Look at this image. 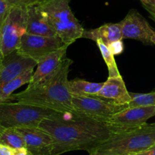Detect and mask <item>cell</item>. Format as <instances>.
<instances>
[{
	"instance_id": "obj_1",
	"label": "cell",
	"mask_w": 155,
	"mask_h": 155,
	"mask_svg": "<svg viewBox=\"0 0 155 155\" xmlns=\"http://www.w3.org/2000/svg\"><path fill=\"white\" fill-rule=\"evenodd\" d=\"M54 140L52 155L78 150L89 151L124 130L80 113H67L53 119H44L39 127Z\"/></svg>"
},
{
	"instance_id": "obj_2",
	"label": "cell",
	"mask_w": 155,
	"mask_h": 155,
	"mask_svg": "<svg viewBox=\"0 0 155 155\" xmlns=\"http://www.w3.org/2000/svg\"><path fill=\"white\" fill-rule=\"evenodd\" d=\"M72 64V60L65 57L52 74L37 83L28 84L24 91L12 94L8 101H17L62 113H75L68 80L70 67Z\"/></svg>"
},
{
	"instance_id": "obj_3",
	"label": "cell",
	"mask_w": 155,
	"mask_h": 155,
	"mask_svg": "<svg viewBox=\"0 0 155 155\" xmlns=\"http://www.w3.org/2000/svg\"><path fill=\"white\" fill-rule=\"evenodd\" d=\"M155 145V123L124 130L114 135L89 155H133Z\"/></svg>"
},
{
	"instance_id": "obj_4",
	"label": "cell",
	"mask_w": 155,
	"mask_h": 155,
	"mask_svg": "<svg viewBox=\"0 0 155 155\" xmlns=\"http://www.w3.org/2000/svg\"><path fill=\"white\" fill-rule=\"evenodd\" d=\"M67 113L21 102L0 104V127L6 128L38 127L44 119H53Z\"/></svg>"
},
{
	"instance_id": "obj_5",
	"label": "cell",
	"mask_w": 155,
	"mask_h": 155,
	"mask_svg": "<svg viewBox=\"0 0 155 155\" xmlns=\"http://www.w3.org/2000/svg\"><path fill=\"white\" fill-rule=\"evenodd\" d=\"M46 15L56 35L66 45L82 38L84 29L70 7V0H48L39 5Z\"/></svg>"
},
{
	"instance_id": "obj_6",
	"label": "cell",
	"mask_w": 155,
	"mask_h": 155,
	"mask_svg": "<svg viewBox=\"0 0 155 155\" xmlns=\"http://www.w3.org/2000/svg\"><path fill=\"white\" fill-rule=\"evenodd\" d=\"M27 7L14 5L11 8L1 27L2 56L16 51L21 39L27 33Z\"/></svg>"
},
{
	"instance_id": "obj_7",
	"label": "cell",
	"mask_w": 155,
	"mask_h": 155,
	"mask_svg": "<svg viewBox=\"0 0 155 155\" xmlns=\"http://www.w3.org/2000/svg\"><path fill=\"white\" fill-rule=\"evenodd\" d=\"M72 103L77 113L105 123L108 122L115 114L128 107L92 95H72Z\"/></svg>"
},
{
	"instance_id": "obj_8",
	"label": "cell",
	"mask_w": 155,
	"mask_h": 155,
	"mask_svg": "<svg viewBox=\"0 0 155 155\" xmlns=\"http://www.w3.org/2000/svg\"><path fill=\"white\" fill-rule=\"evenodd\" d=\"M64 45L66 44L58 36H39L27 33L23 36L17 51L38 62L47 54Z\"/></svg>"
},
{
	"instance_id": "obj_9",
	"label": "cell",
	"mask_w": 155,
	"mask_h": 155,
	"mask_svg": "<svg viewBox=\"0 0 155 155\" xmlns=\"http://www.w3.org/2000/svg\"><path fill=\"white\" fill-rule=\"evenodd\" d=\"M120 22L123 39H133L145 44H151V39L154 30L136 9H131Z\"/></svg>"
},
{
	"instance_id": "obj_10",
	"label": "cell",
	"mask_w": 155,
	"mask_h": 155,
	"mask_svg": "<svg viewBox=\"0 0 155 155\" xmlns=\"http://www.w3.org/2000/svg\"><path fill=\"white\" fill-rule=\"evenodd\" d=\"M155 116V106L127 107L111 117L108 124L124 130L140 127Z\"/></svg>"
},
{
	"instance_id": "obj_11",
	"label": "cell",
	"mask_w": 155,
	"mask_h": 155,
	"mask_svg": "<svg viewBox=\"0 0 155 155\" xmlns=\"http://www.w3.org/2000/svg\"><path fill=\"white\" fill-rule=\"evenodd\" d=\"M37 66V62L16 51L3 57L0 64V88L25 72Z\"/></svg>"
},
{
	"instance_id": "obj_12",
	"label": "cell",
	"mask_w": 155,
	"mask_h": 155,
	"mask_svg": "<svg viewBox=\"0 0 155 155\" xmlns=\"http://www.w3.org/2000/svg\"><path fill=\"white\" fill-rule=\"evenodd\" d=\"M24 137L26 148L32 155H52L54 140L39 127L17 128Z\"/></svg>"
},
{
	"instance_id": "obj_13",
	"label": "cell",
	"mask_w": 155,
	"mask_h": 155,
	"mask_svg": "<svg viewBox=\"0 0 155 155\" xmlns=\"http://www.w3.org/2000/svg\"><path fill=\"white\" fill-rule=\"evenodd\" d=\"M95 96L122 106H128V104L131 101L130 94L127 90L122 76L108 77Z\"/></svg>"
},
{
	"instance_id": "obj_14",
	"label": "cell",
	"mask_w": 155,
	"mask_h": 155,
	"mask_svg": "<svg viewBox=\"0 0 155 155\" xmlns=\"http://www.w3.org/2000/svg\"><path fill=\"white\" fill-rule=\"evenodd\" d=\"M68 46L69 45H64L41 58L37 62V68L33 73L31 81L28 84L37 83L55 71L65 58Z\"/></svg>"
},
{
	"instance_id": "obj_15",
	"label": "cell",
	"mask_w": 155,
	"mask_h": 155,
	"mask_svg": "<svg viewBox=\"0 0 155 155\" xmlns=\"http://www.w3.org/2000/svg\"><path fill=\"white\" fill-rule=\"evenodd\" d=\"M27 33L45 36H58L51 27L46 15L39 5L27 7Z\"/></svg>"
},
{
	"instance_id": "obj_16",
	"label": "cell",
	"mask_w": 155,
	"mask_h": 155,
	"mask_svg": "<svg viewBox=\"0 0 155 155\" xmlns=\"http://www.w3.org/2000/svg\"><path fill=\"white\" fill-rule=\"evenodd\" d=\"M82 38L96 41L100 40L106 45L114 41L123 39L122 24L121 22L105 24L98 28L89 30H84Z\"/></svg>"
},
{
	"instance_id": "obj_17",
	"label": "cell",
	"mask_w": 155,
	"mask_h": 155,
	"mask_svg": "<svg viewBox=\"0 0 155 155\" xmlns=\"http://www.w3.org/2000/svg\"><path fill=\"white\" fill-rule=\"evenodd\" d=\"M33 74V68L27 70L17 78L9 82L8 83L0 88V104L9 101L13 92L25 84H28L31 81Z\"/></svg>"
},
{
	"instance_id": "obj_18",
	"label": "cell",
	"mask_w": 155,
	"mask_h": 155,
	"mask_svg": "<svg viewBox=\"0 0 155 155\" xmlns=\"http://www.w3.org/2000/svg\"><path fill=\"white\" fill-rule=\"evenodd\" d=\"M104 83H93L76 78L69 80V89L73 95L95 96L103 86Z\"/></svg>"
},
{
	"instance_id": "obj_19",
	"label": "cell",
	"mask_w": 155,
	"mask_h": 155,
	"mask_svg": "<svg viewBox=\"0 0 155 155\" xmlns=\"http://www.w3.org/2000/svg\"><path fill=\"white\" fill-rule=\"evenodd\" d=\"M0 143L14 149L26 147L24 137L17 128L0 127Z\"/></svg>"
},
{
	"instance_id": "obj_20",
	"label": "cell",
	"mask_w": 155,
	"mask_h": 155,
	"mask_svg": "<svg viewBox=\"0 0 155 155\" xmlns=\"http://www.w3.org/2000/svg\"><path fill=\"white\" fill-rule=\"evenodd\" d=\"M96 43L98 45V47L99 48L104 62L107 64V70H108L109 73L108 77H120L121 75L120 74L117 66V63L115 61L114 55L113 54V53L110 51L108 47L104 42H101V41H96Z\"/></svg>"
},
{
	"instance_id": "obj_21",
	"label": "cell",
	"mask_w": 155,
	"mask_h": 155,
	"mask_svg": "<svg viewBox=\"0 0 155 155\" xmlns=\"http://www.w3.org/2000/svg\"><path fill=\"white\" fill-rule=\"evenodd\" d=\"M131 101L128 107H151L155 106V90L148 93L130 92Z\"/></svg>"
},
{
	"instance_id": "obj_22",
	"label": "cell",
	"mask_w": 155,
	"mask_h": 155,
	"mask_svg": "<svg viewBox=\"0 0 155 155\" xmlns=\"http://www.w3.org/2000/svg\"><path fill=\"white\" fill-rule=\"evenodd\" d=\"M12 6H24L30 7L33 5H39L48 0H8Z\"/></svg>"
},
{
	"instance_id": "obj_23",
	"label": "cell",
	"mask_w": 155,
	"mask_h": 155,
	"mask_svg": "<svg viewBox=\"0 0 155 155\" xmlns=\"http://www.w3.org/2000/svg\"><path fill=\"white\" fill-rule=\"evenodd\" d=\"M12 7L8 0H0V28Z\"/></svg>"
},
{
	"instance_id": "obj_24",
	"label": "cell",
	"mask_w": 155,
	"mask_h": 155,
	"mask_svg": "<svg viewBox=\"0 0 155 155\" xmlns=\"http://www.w3.org/2000/svg\"><path fill=\"white\" fill-rule=\"evenodd\" d=\"M122 40L123 39H120V40L114 41L107 45L110 51L113 53L114 55H118L124 52V44Z\"/></svg>"
},
{
	"instance_id": "obj_25",
	"label": "cell",
	"mask_w": 155,
	"mask_h": 155,
	"mask_svg": "<svg viewBox=\"0 0 155 155\" xmlns=\"http://www.w3.org/2000/svg\"><path fill=\"white\" fill-rule=\"evenodd\" d=\"M143 7L149 13L155 12V0H140Z\"/></svg>"
},
{
	"instance_id": "obj_26",
	"label": "cell",
	"mask_w": 155,
	"mask_h": 155,
	"mask_svg": "<svg viewBox=\"0 0 155 155\" xmlns=\"http://www.w3.org/2000/svg\"><path fill=\"white\" fill-rule=\"evenodd\" d=\"M0 155H14V148L0 143Z\"/></svg>"
},
{
	"instance_id": "obj_27",
	"label": "cell",
	"mask_w": 155,
	"mask_h": 155,
	"mask_svg": "<svg viewBox=\"0 0 155 155\" xmlns=\"http://www.w3.org/2000/svg\"><path fill=\"white\" fill-rule=\"evenodd\" d=\"M14 155H32L26 147L14 149Z\"/></svg>"
},
{
	"instance_id": "obj_28",
	"label": "cell",
	"mask_w": 155,
	"mask_h": 155,
	"mask_svg": "<svg viewBox=\"0 0 155 155\" xmlns=\"http://www.w3.org/2000/svg\"><path fill=\"white\" fill-rule=\"evenodd\" d=\"M133 155H155V145L151 147L148 149L145 150V151H141L139 153H136V154Z\"/></svg>"
},
{
	"instance_id": "obj_29",
	"label": "cell",
	"mask_w": 155,
	"mask_h": 155,
	"mask_svg": "<svg viewBox=\"0 0 155 155\" xmlns=\"http://www.w3.org/2000/svg\"><path fill=\"white\" fill-rule=\"evenodd\" d=\"M3 58L2 51V38H1V28H0V60Z\"/></svg>"
},
{
	"instance_id": "obj_30",
	"label": "cell",
	"mask_w": 155,
	"mask_h": 155,
	"mask_svg": "<svg viewBox=\"0 0 155 155\" xmlns=\"http://www.w3.org/2000/svg\"><path fill=\"white\" fill-rule=\"evenodd\" d=\"M151 44H154V45H155V30H154V33H153L152 36H151Z\"/></svg>"
},
{
	"instance_id": "obj_31",
	"label": "cell",
	"mask_w": 155,
	"mask_h": 155,
	"mask_svg": "<svg viewBox=\"0 0 155 155\" xmlns=\"http://www.w3.org/2000/svg\"><path fill=\"white\" fill-rule=\"evenodd\" d=\"M150 15H151V18H152V19L155 21V12H153V13H150Z\"/></svg>"
},
{
	"instance_id": "obj_32",
	"label": "cell",
	"mask_w": 155,
	"mask_h": 155,
	"mask_svg": "<svg viewBox=\"0 0 155 155\" xmlns=\"http://www.w3.org/2000/svg\"><path fill=\"white\" fill-rule=\"evenodd\" d=\"M2 60H0V64H1V62H2Z\"/></svg>"
}]
</instances>
